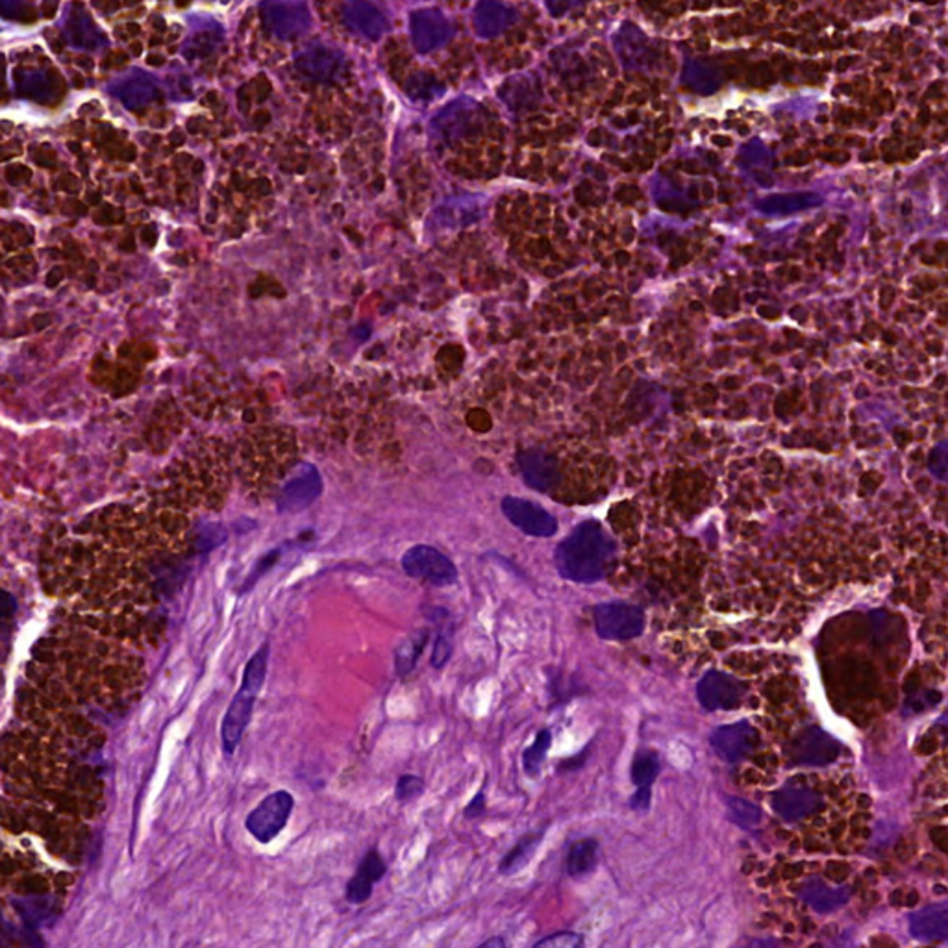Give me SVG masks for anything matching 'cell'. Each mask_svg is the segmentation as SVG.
Returning <instances> with one entry per match:
<instances>
[{"instance_id": "cell-20", "label": "cell", "mask_w": 948, "mask_h": 948, "mask_svg": "<svg viewBox=\"0 0 948 948\" xmlns=\"http://www.w3.org/2000/svg\"><path fill=\"white\" fill-rule=\"evenodd\" d=\"M65 33L73 43V46H82V48H97L102 43H106V39L98 33L95 24L91 23V19L85 17V14L71 15Z\"/></svg>"}, {"instance_id": "cell-30", "label": "cell", "mask_w": 948, "mask_h": 948, "mask_svg": "<svg viewBox=\"0 0 948 948\" xmlns=\"http://www.w3.org/2000/svg\"><path fill=\"white\" fill-rule=\"evenodd\" d=\"M582 944V935L574 932H558L545 939L537 941L536 947H560V948H573Z\"/></svg>"}, {"instance_id": "cell-27", "label": "cell", "mask_w": 948, "mask_h": 948, "mask_svg": "<svg viewBox=\"0 0 948 948\" xmlns=\"http://www.w3.org/2000/svg\"><path fill=\"white\" fill-rule=\"evenodd\" d=\"M358 875H360L361 878L369 880L370 884H376L378 880L384 878L385 863L378 852L376 850L367 852L365 858L361 860L360 867H358Z\"/></svg>"}, {"instance_id": "cell-11", "label": "cell", "mask_w": 948, "mask_h": 948, "mask_svg": "<svg viewBox=\"0 0 948 948\" xmlns=\"http://www.w3.org/2000/svg\"><path fill=\"white\" fill-rule=\"evenodd\" d=\"M743 693V684L721 671H708L697 684V699L706 712L739 708Z\"/></svg>"}, {"instance_id": "cell-10", "label": "cell", "mask_w": 948, "mask_h": 948, "mask_svg": "<svg viewBox=\"0 0 948 948\" xmlns=\"http://www.w3.org/2000/svg\"><path fill=\"white\" fill-rule=\"evenodd\" d=\"M404 571L413 578H422L437 588L452 585L458 580V571L452 561L432 546H413L402 558Z\"/></svg>"}, {"instance_id": "cell-32", "label": "cell", "mask_w": 948, "mask_h": 948, "mask_svg": "<svg viewBox=\"0 0 948 948\" xmlns=\"http://www.w3.org/2000/svg\"><path fill=\"white\" fill-rule=\"evenodd\" d=\"M504 944H506V943H504V941H502V939H500V937H493V939L486 941V943H481V947H484V948H486V947H500V948H502V947H504Z\"/></svg>"}, {"instance_id": "cell-17", "label": "cell", "mask_w": 948, "mask_h": 948, "mask_svg": "<svg viewBox=\"0 0 948 948\" xmlns=\"http://www.w3.org/2000/svg\"><path fill=\"white\" fill-rule=\"evenodd\" d=\"M598 865V843L597 839L583 838L574 841L567 852L565 870L571 878H583L591 875Z\"/></svg>"}, {"instance_id": "cell-13", "label": "cell", "mask_w": 948, "mask_h": 948, "mask_svg": "<svg viewBox=\"0 0 948 948\" xmlns=\"http://www.w3.org/2000/svg\"><path fill=\"white\" fill-rule=\"evenodd\" d=\"M709 745L719 758L728 764H736L749 756L758 745V731L746 721L724 724L713 730Z\"/></svg>"}, {"instance_id": "cell-28", "label": "cell", "mask_w": 948, "mask_h": 948, "mask_svg": "<svg viewBox=\"0 0 948 948\" xmlns=\"http://www.w3.org/2000/svg\"><path fill=\"white\" fill-rule=\"evenodd\" d=\"M422 791H424V782H422L421 778L413 776V774H404V776L398 778L395 795H397L400 802H407L417 798V796H421Z\"/></svg>"}, {"instance_id": "cell-24", "label": "cell", "mask_w": 948, "mask_h": 948, "mask_svg": "<svg viewBox=\"0 0 948 948\" xmlns=\"http://www.w3.org/2000/svg\"><path fill=\"white\" fill-rule=\"evenodd\" d=\"M915 932L917 935H924V937H944L947 934H943L941 930V924L948 926V907H943V910H926L922 912L921 915L915 917Z\"/></svg>"}, {"instance_id": "cell-12", "label": "cell", "mask_w": 948, "mask_h": 948, "mask_svg": "<svg viewBox=\"0 0 948 948\" xmlns=\"http://www.w3.org/2000/svg\"><path fill=\"white\" fill-rule=\"evenodd\" d=\"M264 15L267 26L282 39L298 37L311 24L304 0H265Z\"/></svg>"}, {"instance_id": "cell-29", "label": "cell", "mask_w": 948, "mask_h": 948, "mask_svg": "<svg viewBox=\"0 0 948 948\" xmlns=\"http://www.w3.org/2000/svg\"><path fill=\"white\" fill-rule=\"evenodd\" d=\"M373 885H375V884L367 882V880L361 878L360 875L354 876V878H352L350 882H348V885H347L348 902H352V904L365 902L367 898L370 897V893H373Z\"/></svg>"}, {"instance_id": "cell-18", "label": "cell", "mask_w": 948, "mask_h": 948, "mask_svg": "<svg viewBox=\"0 0 948 948\" xmlns=\"http://www.w3.org/2000/svg\"><path fill=\"white\" fill-rule=\"evenodd\" d=\"M543 835H545V828H539L536 830V832L526 833V835H523V838L519 839L517 845H515V847L502 858V861H500L499 867L500 873L509 876V875H517L519 870L524 869V867L530 863L533 854H536Z\"/></svg>"}, {"instance_id": "cell-2", "label": "cell", "mask_w": 948, "mask_h": 948, "mask_svg": "<svg viewBox=\"0 0 948 948\" xmlns=\"http://www.w3.org/2000/svg\"><path fill=\"white\" fill-rule=\"evenodd\" d=\"M130 645L65 619L32 648L15 691V722L98 754L106 730L137 702L143 660Z\"/></svg>"}, {"instance_id": "cell-15", "label": "cell", "mask_w": 948, "mask_h": 948, "mask_svg": "<svg viewBox=\"0 0 948 948\" xmlns=\"http://www.w3.org/2000/svg\"><path fill=\"white\" fill-rule=\"evenodd\" d=\"M506 514L509 521L517 524L523 532L530 536H552L556 532V521L543 509L528 502H517V500H508L506 502Z\"/></svg>"}, {"instance_id": "cell-3", "label": "cell", "mask_w": 948, "mask_h": 948, "mask_svg": "<svg viewBox=\"0 0 948 948\" xmlns=\"http://www.w3.org/2000/svg\"><path fill=\"white\" fill-rule=\"evenodd\" d=\"M2 828L26 833L56 858L78 861L104 810V780L83 754L15 722L2 739Z\"/></svg>"}, {"instance_id": "cell-23", "label": "cell", "mask_w": 948, "mask_h": 948, "mask_svg": "<svg viewBox=\"0 0 948 948\" xmlns=\"http://www.w3.org/2000/svg\"><path fill=\"white\" fill-rule=\"evenodd\" d=\"M117 95L128 108H141L154 97V85L143 78H132L120 85Z\"/></svg>"}, {"instance_id": "cell-31", "label": "cell", "mask_w": 948, "mask_h": 948, "mask_svg": "<svg viewBox=\"0 0 948 948\" xmlns=\"http://www.w3.org/2000/svg\"><path fill=\"white\" fill-rule=\"evenodd\" d=\"M484 810H486V796H484V791H480L476 793V796L465 808V817L467 819H476V817L484 813Z\"/></svg>"}, {"instance_id": "cell-1", "label": "cell", "mask_w": 948, "mask_h": 948, "mask_svg": "<svg viewBox=\"0 0 948 948\" xmlns=\"http://www.w3.org/2000/svg\"><path fill=\"white\" fill-rule=\"evenodd\" d=\"M189 548L185 511L165 502L111 506L45 543L41 582L61 615L130 647L165 632L163 574Z\"/></svg>"}, {"instance_id": "cell-14", "label": "cell", "mask_w": 948, "mask_h": 948, "mask_svg": "<svg viewBox=\"0 0 948 948\" xmlns=\"http://www.w3.org/2000/svg\"><path fill=\"white\" fill-rule=\"evenodd\" d=\"M660 774V759L654 752L645 750L637 752L632 764V782L635 786V793L630 798V808L635 811H647L650 808V791H652L654 780Z\"/></svg>"}, {"instance_id": "cell-16", "label": "cell", "mask_w": 948, "mask_h": 948, "mask_svg": "<svg viewBox=\"0 0 948 948\" xmlns=\"http://www.w3.org/2000/svg\"><path fill=\"white\" fill-rule=\"evenodd\" d=\"M295 63L306 76L319 80V82H326V80H332L333 74L338 73L343 60L338 52L323 48V46H313V48H308L296 56Z\"/></svg>"}, {"instance_id": "cell-25", "label": "cell", "mask_w": 948, "mask_h": 948, "mask_svg": "<svg viewBox=\"0 0 948 948\" xmlns=\"http://www.w3.org/2000/svg\"><path fill=\"white\" fill-rule=\"evenodd\" d=\"M452 648H454V626L452 623H444L443 628L437 632V637H435V645H434V652H432V667L434 669H443L447 665V662L452 656Z\"/></svg>"}, {"instance_id": "cell-21", "label": "cell", "mask_w": 948, "mask_h": 948, "mask_svg": "<svg viewBox=\"0 0 948 948\" xmlns=\"http://www.w3.org/2000/svg\"><path fill=\"white\" fill-rule=\"evenodd\" d=\"M345 21L354 30L363 33V36L376 37L378 36V26L382 19L378 17V14L369 4L361 2V0H352L350 4H347V8H345Z\"/></svg>"}, {"instance_id": "cell-8", "label": "cell", "mask_w": 948, "mask_h": 948, "mask_svg": "<svg viewBox=\"0 0 948 948\" xmlns=\"http://www.w3.org/2000/svg\"><path fill=\"white\" fill-rule=\"evenodd\" d=\"M595 630L606 641H626L643 634L645 611L628 602H602L593 608Z\"/></svg>"}, {"instance_id": "cell-5", "label": "cell", "mask_w": 948, "mask_h": 948, "mask_svg": "<svg viewBox=\"0 0 948 948\" xmlns=\"http://www.w3.org/2000/svg\"><path fill=\"white\" fill-rule=\"evenodd\" d=\"M298 459L295 432L280 426L252 430L241 439L237 471L243 486L254 496H271Z\"/></svg>"}, {"instance_id": "cell-7", "label": "cell", "mask_w": 948, "mask_h": 948, "mask_svg": "<svg viewBox=\"0 0 948 948\" xmlns=\"http://www.w3.org/2000/svg\"><path fill=\"white\" fill-rule=\"evenodd\" d=\"M267 660H269V645L265 643L254 656L250 657V662L246 663L245 674H243V682H241L239 691H237V694L234 697L226 715L222 719V728H221L222 750L226 752V756L234 754V750L237 749L241 737H243L246 726H249L256 697H258L259 689H261V685H264L265 672H267Z\"/></svg>"}, {"instance_id": "cell-26", "label": "cell", "mask_w": 948, "mask_h": 948, "mask_svg": "<svg viewBox=\"0 0 948 948\" xmlns=\"http://www.w3.org/2000/svg\"><path fill=\"white\" fill-rule=\"evenodd\" d=\"M728 806V813H730V819L734 823H737L739 826H752L759 821V811L754 804H750V802L743 801V798H734L730 796L726 801Z\"/></svg>"}, {"instance_id": "cell-19", "label": "cell", "mask_w": 948, "mask_h": 948, "mask_svg": "<svg viewBox=\"0 0 948 948\" xmlns=\"http://www.w3.org/2000/svg\"><path fill=\"white\" fill-rule=\"evenodd\" d=\"M428 635H430L428 630H417L415 634H412L398 645L397 652H395V667H397L398 676L404 678L415 669L417 662L428 643Z\"/></svg>"}, {"instance_id": "cell-4", "label": "cell", "mask_w": 948, "mask_h": 948, "mask_svg": "<svg viewBox=\"0 0 948 948\" xmlns=\"http://www.w3.org/2000/svg\"><path fill=\"white\" fill-rule=\"evenodd\" d=\"M171 484L162 502L175 508L217 509L230 484V454L217 439L199 443L172 465Z\"/></svg>"}, {"instance_id": "cell-9", "label": "cell", "mask_w": 948, "mask_h": 948, "mask_svg": "<svg viewBox=\"0 0 948 948\" xmlns=\"http://www.w3.org/2000/svg\"><path fill=\"white\" fill-rule=\"evenodd\" d=\"M293 796L287 791L269 795L261 804L246 817V830L259 843H271L286 828L293 810Z\"/></svg>"}, {"instance_id": "cell-6", "label": "cell", "mask_w": 948, "mask_h": 948, "mask_svg": "<svg viewBox=\"0 0 948 948\" xmlns=\"http://www.w3.org/2000/svg\"><path fill=\"white\" fill-rule=\"evenodd\" d=\"M615 545L597 523L580 524L556 551V565L565 580L595 583L604 578Z\"/></svg>"}, {"instance_id": "cell-22", "label": "cell", "mask_w": 948, "mask_h": 948, "mask_svg": "<svg viewBox=\"0 0 948 948\" xmlns=\"http://www.w3.org/2000/svg\"><path fill=\"white\" fill-rule=\"evenodd\" d=\"M552 743V731L548 728H543V730L537 731L536 741H533L532 745L528 746L526 750L523 752V767L526 771V774L530 776H536L539 773V769L541 765L545 764L546 752L551 749Z\"/></svg>"}]
</instances>
